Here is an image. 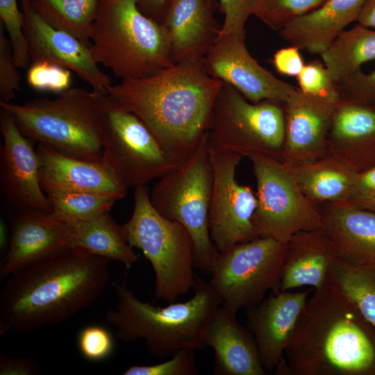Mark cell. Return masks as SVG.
<instances>
[{
	"mask_svg": "<svg viewBox=\"0 0 375 375\" xmlns=\"http://www.w3.org/2000/svg\"><path fill=\"white\" fill-rule=\"evenodd\" d=\"M222 83L206 72L202 61H185L148 77L122 80L107 93L143 122L178 165L204 136Z\"/></svg>",
	"mask_w": 375,
	"mask_h": 375,
	"instance_id": "obj_2",
	"label": "cell"
},
{
	"mask_svg": "<svg viewBox=\"0 0 375 375\" xmlns=\"http://www.w3.org/2000/svg\"><path fill=\"white\" fill-rule=\"evenodd\" d=\"M36 152L42 190L83 191L110 196L116 200L126 195L127 189L101 160L80 158L39 143Z\"/></svg>",
	"mask_w": 375,
	"mask_h": 375,
	"instance_id": "obj_20",
	"label": "cell"
},
{
	"mask_svg": "<svg viewBox=\"0 0 375 375\" xmlns=\"http://www.w3.org/2000/svg\"><path fill=\"white\" fill-rule=\"evenodd\" d=\"M366 0H326L278 31L290 46L321 55L345 28L357 22Z\"/></svg>",
	"mask_w": 375,
	"mask_h": 375,
	"instance_id": "obj_26",
	"label": "cell"
},
{
	"mask_svg": "<svg viewBox=\"0 0 375 375\" xmlns=\"http://www.w3.org/2000/svg\"><path fill=\"white\" fill-rule=\"evenodd\" d=\"M299 90L306 94L339 100L336 84L331 79L323 62L305 64L297 76Z\"/></svg>",
	"mask_w": 375,
	"mask_h": 375,
	"instance_id": "obj_37",
	"label": "cell"
},
{
	"mask_svg": "<svg viewBox=\"0 0 375 375\" xmlns=\"http://www.w3.org/2000/svg\"><path fill=\"white\" fill-rule=\"evenodd\" d=\"M285 138L283 102L248 101L224 83L210 115L206 138L210 150L249 157L267 156L282 160Z\"/></svg>",
	"mask_w": 375,
	"mask_h": 375,
	"instance_id": "obj_10",
	"label": "cell"
},
{
	"mask_svg": "<svg viewBox=\"0 0 375 375\" xmlns=\"http://www.w3.org/2000/svg\"><path fill=\"white\" fill-rule=\"evenodd\" d=\"M31 3L47 24L73 35L90 47L101 0H31Z\"/></svg>",
	"mask_w": 375,
	"mask_h": 375,
	"instance_id": "obj_30",
	"label": "cell"
},
{
	"mask_svg": "<svg viewBox=\"0 0 375 375\" xmlns=\"http://www.w3.org/2000/svg\"><path fill=\"white\" fill-rule=\"evenodd\" d=\"M122 228L127 242L140 249L150 262L157 299L174 303L194 288L192 238L181 224L154 208L146 185L135 188L132 215Z\"/></svg>",
	"mask_w": 375,
	"mask_h": 375,
	"instance_id": "obj_6",
	"label": "cell"
},
{
	"mask_svg": "<svg viewBox=\"0 0 375 375\" xmlns=\"http://www.w3.org/2000/svg\"><path fill=\"white\" fill-rule=\"evenodd\" d=\"M326 150L357 173L375 166V108L339 99L327 135Z\"/></svg>",
	"mask_w": 375,
	"mask_h": 375,
	"instance_id": "obj_22",
	"label": "cell"
},
{
	"mask_svg": "<svg viewBox=\"0 0 375 375\" xmlns=\"http://www.w3.org/2000/svg\"><path fill=\"white\" fill-rule=\"evenodd\" d=\"M110 333L99 326L83 328L78 336V347L81 354L90 361H100L108 357L113 350Z\"/></svg>",
	"mask_w": 375,
	"mask_h": 375,
	"instance_id": "obj_41",
	"label": "cell"
},
{
	"mask_svg": "<svg viewBox=\"0 0 375 375\" xmlns=\"http://www.w3.org/2000/svg\"><path fill=\"white\" fill-rule=\"evenodd\" d=\"M117 306L106 319L116 335L128 342L142 339L148 353L158 358L178 351L206 348L204 335L222 300L209 283L196 276L194 295L188 301L156 307L140 300L125 282L115 285Z\"/></svg>",
	"mask_w": 375,
	"mask_h": 375,
	"instance_id": "obj_4",
	"label": "cell"
},
{
	"mask_svg": "<svg viewBox=\"0 0 375 375\" xmlns=\"http://www.w3.org/2000/svg\"><path fill=\"white\" fill-rule=\"evenodd\" d=\"M209 151L213 185L208 229L212 243L222 251L257 238L253 218L258 199L250 185H240L235 179L242 156L229 151Z\"/></svg>",
	"mask_w": 375,
	"mask_h": 375,
	"instance_id": "obj_13",
	"label": "cell"
},
{
	"mask_svg": "<svg viewBox=\"0 0 375 375\" xmlns=\"http://www.w3.org/2000/svg\"><path fill=\"white\" fill-rule=\"evenodd\" d=\"M274 371L281 375H375V328L331 277L308 298Z\"/></svg>",
	"mask_w": 375,
	"mask_h": 375,
	"instance_id": "obj_3",
	"label": "cell"
},
{
	"mask_svg": "<svg viewBox=\"0 0 375 375\" xmlns=\"http://www.w3.org/2000/svg\"><path fill=\"white\" fill-rule=\"evenodd\" d=\"M26 79L35 90L59 94L70 88L71 70L49 61L34 62L27 72Z\"/></svg>",
	"mask_w": 375,
	"mask_h": 375,
	"instance_id": "obj_35",
	"label": "cell"
},
{
	"mask_svg": "<svg viewBox=\"0 0 375 375\" xmlns=\"http://www.w3.org/2000/svg\"><path fill=\"white\" fill-rule=\"evenodd\" d=\"M357 22L375 29V0H366L359 14Z\"/></svg>",
	"mask_w": 375,
	"mask_h": 375,
	"instance_id": "obj_46",
	"label": "cell"
},
{
	"mask_svg": "<svg viewBox=\"0 0 375 375\" xmlns=\"http://www.w3.org/2000/svg\"><path fill=\"white\" fill-rule=\"evenodd\" d=\"M0 187L5 201L15 212L28 210L52 212L50 201L40 181L39 159L12 117L1 108Z\"/></svg>",
	"mask_w": 375,
	"mask_h": 375,
	"instance_id": "obj_15",
	"label": "cell"
},
{
	"mask_svg": "<svg viewBox=\"0 0 375 375\" xmlns=\"http://www.w3.org/2000/svg\"><path fill=\"white\" fill-rule=\"evenodd\" d=\"M320 56L331 79L338 83L375 60V29L357 24L342 32Z\"/></svg>",
	"mask_w": 375,
	"mask_h": 375,
	"instance_id": "obj_29",
	"label": "cell"
},
{
	"mask_svg": "<svg viewBox=\"0 0 375 375\" xmlns=\"http://www.w3.org/2000/svg\"><path fill=\"white\" fill-rule=\"evenodd\" d=\"M290 167L304 195L317 206L348 201L358 174L328 153L313 161Z\"/></svg>",
	"mask_w": 375,
	"mask_h": 375,
	"instance_id": "obj_27",
	"label": "cell"
},
{
	"mask_svg": "<svg viewBox=\"0 0 375 375\" xmlns=\"http://www.w3.org/2000/svg\"><path fill=\"white\" fill-rule=\"evenodd\" d=\"M10 41L0 22V101L10 102L20 88L17 69Z\"/></svg>",
	"mask_w": 375,
	"mask_h": 375,
	"instance_id": "obj_39",
	"label": "cell"
},
{
	"mask_svg": "<svg viewBox=\"0 0 375 375\" xmlns=\"http://www.w3.org/2000/svg\"><path fill=\"white\" fill-rule=\"evenodd\" d=\"M27 138L65 153L101 160L92 92L70 88L54 99L36 98L24 104L0 101Z\"/></svg>",
	"mask_w": 375,
	"mask_h": 375,
	"instance_id": "obj_7",
	"label": "cell"
},
{
	"mask_svg": "<svg viewBox=\"0 0 375 375\" xmlns=\"http://www.w3.org/2000/svg\"><path fill=\"white\" fill-rule=\"evenodd\" d=\"M136 2L143 14L161 23L169 0H136Z\"/></svg>",
	"mask_w": 375,
	"mask_h": 375,
	"instance_id": "obj_45",
	"label": "cell"
},
{
	"mask_svg": "<svg viewBox=\"0 0 375 375\" xmlns=\"http://www.w3.org/2000/svg\"><path fill=\"white\" fill-rule=\"evenodd\" d=\"M338 101L306 94L297 88L283 102L284 162L292 166L327 154V135Z\"/></svg>",
	"mask_w": 375,
	"mask_h": 375,
	"instance_id": "obj_17",
	"label": "cell"
},
{
	"mask_svg": "<svg viewBox=\"0 0 375 375\" xmlns=\"http://www.w3.org/2000/svg\"><path fill=\"white\" fill-rule=\"evenodd\" d=\"M299 49L290 46L277 50L273 55L272 64L276 72L288 76L297 77L305 65Z\"/></svg>",
	"mask_w": 375,
	"mask_h": 375,
	"instance_id": "obj_43",
	"label": "cell"
},
{
	"mask_svg": "<svg viewBox=\"0 0 375 375\" xmlns=\"http://www.w3.org/2000/svg\"><path fill=\"white\" fill-rule=\"evenodd\" d=\"M92 92L101 162L122 185H146L178 166L138 116L108 93Z\"/></svg>",
	"mask_w": 375,
	"mask_h": 375,
	"instance_id": "obj_8",
	"label": "cell"
},
{
	"mask_svg": "<svg viewBox=\"0 0 375 375\" xmlns=\"http://www.w3.org/2000/svg\"><path fill=\"white\" fill-rule=\"evenodd\" d=\"M339 258L335 243L322 227L296 233L287 242L277 292L303 286L315 290L324 288L330 281L332 265Z\"/></svg>",
	"mask_w": 375,
	"mask_h": 375,
	"instance_id": "obj_23",
	"label": "cell"
},
{
	"mask_svg": "<svg viewBox=\"0 0 375 375\" xmlns=\"http://www.w3.org/2000/svg\"><path fill=\"white\" fill-rule=\"evenodd\" d=\"M31 62L49 61L74 72L94 91L107 93L112 79L98 66L90 47L73 35L47 24L31 0H20Z\"/></svg>",
	"mask_w": 375,
	"mask_h": 375,
	"instance_id": "obj_16",
	"label": "cell"
},
{
	"mask_svg": "<svg viewBox=\"0 0 375 375\" xmlns=\"http://www.w3.org/2000/svg\"><path fill=\"white\" fill-rule=\"evenodd\" d=\"M0 18L10 41L15 62L26 68L31 62L28 46L24 31V15L17 0H0Z\"/></svg>",
	"mask_w": 375,
	"mask_h": 375,
	"instance_id": "obj_33",
	"label": "cell"
},
{
	"mask_svg": "<svg viewBox=\"0 0 375 375\" xmlns=\"http://www.w3.org/2000/svg\"><path fill=\"white\" fill-rule=\"evenodd\" d=\"M326 0H265L256 15L272 29L278 31L292 19L320 6Z\"/></svg>",
	"mask_w": 375,
	"mask_h": 375,
	"instance_id": "obj_34",
	"label": "cell"
},
{
	"mask_svg": "<svg viewBox=\"0 0 375 375\" xmlns=\"http://www.w3.org/2000/svg\"><path fill=\"white\" fill-rule=\"evenodd\" d=\"M161 24L170 37L174 64L203 61L222 28L211 0H169Z\"/></svg>",
	"mask_w": 375,
	"mask_h": 375,
	"instance_id": "obj_21",
	"label": "cell"
},
{
	"mask_svg": "<svg viewBox=\"0 0 375 375\" xmlns=\"http://www.w3.org/2000/svg\"><path fill=\"white\" fill-rule=\"evenodd\" d=\"M47 195L52 212L70 224L108 212L117 201L108 195L83 191H53Z\"/></svg>",
	"mask_w": 375,
	"mask_h": 375,
	"instance_id": "obj_32",
	"label": "cell"
},
{
	"mask_svg": "<svg viewBox=\"0 0 375 375\" xmlns=\"http://www.w3.org/2000/svg\"><path fill=\"white\" fill-rule=\"evenodd\" d=\"M213 171L206 133L194 153L160 178L151 192L154 208L164 217L181 224L194 242V268L210 275L219 251L208 229Z\"/></svg>",
	"mask_w": 375,
	"mask_h": 375,
	"instance_id": "obj_9",
	"label": "cell"
},
{
	"mask_svg": "<svg viewBox=\"0 0 375 375\" xmlns=\"http://www.w3.org/2000/svg\"><path fill=\"white\" fill-rule=\"evenodd\" d=\"M72 237V226L53 212L28 210L15 212L0 278L71 247Z\"/></svg>",
	"mask_w": 375,
	"mask_h": 375,
	"instance_id": "obj_19",
	"label": "cell"
},
{
	"mask_svg": "<svg viewBox=\"0 0 375 375\" xmlns=\"http://www.w3.org/2000/svg\"><path fill=\"white\" fill-rule=\"evenodd\" d=\"M287 242L257 237L219 251L208 283L222 306L237 313L258 304L267 290L276 293Z\"/></svg>",
	"mask_w": 375,
	"mask_h": 375,
	"instance_id": "obj_11",
	"label": "cell"
},
{
	"mask_svg": "<svg viewBox=\"0 0 375 375\" xmlns=\"http://www.w3.org/2000/svg\"><path fill=\"white\" fill-rule=\"evenodd\" d=\"M310 292L273 293L246 308L247 328L253 335L267 372L274 370L283 358Z\"/></svg>",
	"mask_w": 375,
	"mask_h": 375,
	"instance_id": "obj_18",
	"label": "cell"
},
{
	"mask_svg": "<svg viewBox=\"0 0 375 375\" xmlns=\"http://www.w3.org/2000/svg\"><path fill=\"white\" fill-rule=\"evenodd\" d=\"M236 314L222 305L204 335L205 347L215 353V375H265L253 335L242 326Z\"/></svg>",
	"mask_w": 375,
	"mask_h": 375,
	"instance_id": "obj_24",
	"label": "cell"
},
{
	"mask_svg": "<svg viewBox=\"0 0 375 375\" xmlns=\"http://www.w3.org/2000/svg\"><path fill=\"white\" fill-rule=\"evenodd\" d=\"M335 84L340 99L375 108V68L368 73L360 70Z\"/></svg>",
	"mask_w": 375,
	"mask_h": 375,
	"instance_id": "obj_40",
	"label": "cell"
},
{
	"mask_svg": "<svg viewBox=\"0 0 375 375\" xmlns=\"http://www.w3.org/2000/svg\"><path fill=\"white\" fill-rule=\"evenodd\" d=\"M90 49L98 64L122 80L148 77L174 65L167 31L143 14L136 0H101Z\"/></svg>",
	"mask_w": 375,
	"mask_h": 375,
	"instance_id": "obj_5",
	"label": "cell"
},
{
	"mask_svg": "<svg viewBox=\"0 0 375 375\" xmlns=\"http://www.w3.org/2000/svg\"><path fill=\"white\" fill-rule=\"evenodd\" d=\"M224 19L219 35L231 34L245 39V25L251 15L263 8L265 0H217Z\"/></svg>",
	"mask_w": 375,
	"mask_h": 375,
	"instance_id": "obj_36",
	"label": "cell"
},
{
	"mask_svg": "<svg viewBox=\"0 0 375 375\" xmlns=\"http://www.w3.org/2000/svg\"><path fill=\"white\" fill-rule=\"evenodd\" d=\"M322 228L343 260L358 266H375V212L347 201L318 206Z\"/></svg>",
	"mask_w": 375,
	"mask_h": 375,
	"instance_id": "obj_25",
	"label": "cell"
},
{
	"mask_svg": "<svg viewBox=\"0 0 375 375\" xmlns=\"http://www.w3.org/2000/svg\"><path fill=\"white\" fill-rule=\"evenodd\" d=\"M71 247L122 262L131 268L138 255L125 239L122 225H118L108 212L73 224Z\"/></svg>",
	"mask_w": 375,
	"mask_h": 375,
	"instance_id": "obj_28",
	"label": "cell"
},
{
	"mask_svg": "<svg viewBox=\"0 0 375 375\" xmlns=\"http://www.w3.org/2000/svg\"><path fill=\"white\" fill-rule=\"evenodd\" d=\"M248 158L256 180L253 224L257 237L287 242L297 232L322 226L318 206L304 195L288 165L261 154Z\"/></svg>",
	"mask_w": 375,
	"mask_h": 375,
	"instance_id": "obj_12",
	"label": "cell"
},
{
	"mask_svg": "<svg viewBox=\"0 0 375 375\" xmlns=\"http://www.w3.org/2000/svg\"><path fill=\"white\" fill-rule=\"evenodd\" d=\"M110 279L108 260L69 247L17 269L0 294V336L65 322L92 305Z\"/></svg>",
	"mask_w": 375,
	"mask_h": 375,
	"instance_id": "obj_1",
	"label": "cell"
},
{
	"mask_svg": "<svg viewBox=\"0 0 375 375\" xmlns=\"http://www.w3.org/2000/svg\"><path fill=\"white\" fill-rule=\"evenodd\" d=\"M331 277L375 328V266L353 265L339 258Z\"/></svg>",
	"mask_w": 375,
	"mask_h": 375,
	"instance_id": "obj_31",
	"label": "cell"
},
{
	"mask_svg": "<svg viewBox=\"0 0 375 375\" xmlns=\"http://www.w3.org/2000/svg\"><path fill=\"white\" fill-rule=\"evenodd\" d=\"M40 371L39 364L31 358L0 356L1 375H35Z\"/></svg>",
	"mask_w": 375,
	"mask_h": 375,
	"instance_id": "obj_44",
	"label": "cell"
},
{
	"mask_svg": "<svg viewBox=\"0 0 375 375\" xmlns=\"http://www.w3.org/2000/svg\"><path fill=\"white\" fill-rule=\"evenodd\" d=\"M202 65L209 76L232 85L252 103L284 102L297 90L262 67L248 51L244 39L234 35H219Z\"/></svg>",
	"mask_w": 375,
	"mask_h": 375,
	"instance_id": "obj_14",
	"label": "cell"
},
{
	"mask_svg": "<svg viewBox=\"0 0 375 375\" xmlns=\"http://www.w3.org/2000/svg\"><path fill=\"white\" fill-rule=\"evenodd\" d=\"M349 203L375 212V166L358 173Z\"/></svg>",
	"mask_w": 375,
	"mask_h": 375,
	"instance_id": "obj_42",
	"label": "cell"
},
{
	"mask_svg": "<svg viewBox=\"0 0 375 375\" xmlns=\"http://www.w3.org/2000/svg\"><path fill=\"white\" fill-rule=\"evenodd\" d=\"M195 349L186 348L178 351L171 358L153 365H132L124 375H197L198 374Z\"/></svg>",
	"mask_w": 375,
	"mask_h": 375,
	"instance_id": "obj_38",
	"label": "cell"
}]
</instances>
